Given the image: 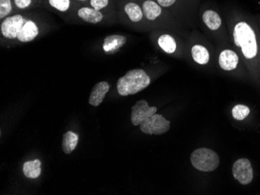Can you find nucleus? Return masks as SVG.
<instances>
[{
    "label": "nucleus",
    "mask_w": 260,
    "mask_h": 195,
    "mask_svg": "<svg viewBox=\"0 0 260 195\" xmlns=\"http://www.w3.org/2000/svg\"><path fill=\"white\" fill-rule=\"evenodd\" d=\"M151 77L141 69H133L118 78L117 91L122 97H127L142 91L151 84Z\"/></svg>",
    "instance_id": "obj_1"
},
{
    "label": "nucleus",
    "mask_w": 260,
    "mask_h": 195,
    "mask_svg": "<svg viewBox=\"0 0 260 195\" xmlns=\"http://www.w3.org/2000/svg\"><path fill=\"white\" fill-rule=\"evenodd\" d=\"M235 45L240 47L242 54L247 59H254L258 55L257 36L251 26L246 22L238 23L233 31Z\"/></svg>",
    "instance_id": "obj_2"
},
{
    "label": "nucleus",
    "mask_w": 260,
    "mask_h": 195,
    "mask_svg": "<svg viewBox=\"0 0 260 195\" xmlns=\"http://www.w3.org/2000/svg\"><path fill=\"white\" fill-rule=\"evenodd\" d=\"M192 165L197 170L202 172H212L216 170L220 164V158L213 150L200 148L192 153Z\"/></svg>",
    "instance_id": "obj_3"
},
{
    "label": "nucleus",
    "mask_w": 260,
    "mask_h": 195,
    "mask_svg": "<svg viewBox=\"0 0 260 195\" xmlns=\"http://www.w3.org/2000/svg\"><path fill=\"white\" fill-rule=\"evenodd\" d=\"M171 121L161 115L155 114L140 124V131L147 135H160L169 131Z\"/></svg>",
    "instance_id": "obj_4"
},
{
    "label": "nucleus",
    "mask_w": 260,
    "mask_h": 195,
    "mask_svg": "<svg viewBox=\"0 0 260 195\" xmlns=\"http://www.w3.org/2000/svg\"><path fill=\"white\" fill-rule=\"evenodd\" d=\"M26 21V19L20 14L13 15L6 17L3 19L0 26L1 34L5 39L9 40L17 39L19 32Z\"/></svg>",
    "instance_id": "obj_5"
},
{
    "label": "nucleus",
    "mask_w": 260,
    "mask_h": 195,
    "mask_svg": "<svg viewBox=\"0 0 260 195\" xmlns=\"http://www.w3.org/2000/svg\"><path fill=\"white\" fill-rule=\"evenodd\" d=\"M233 177L242 185H248L253 181L254 174L251 162L242 158L235 161L232 167Z\"/></svg>",
    "instance_id": "obj_6"
},
{
    "label": "nucleus",
    "mask_w": 260,
    "mask_h": 195,
    "mask_svg": "<svg viewBox=\"0 0 260 195\" xmlns=\"http://www.w3.org/2000/svg\"><path fill=\"white\" fill-rule=\"evenodd\" d=\"M156 111L157 109L156 107H150L148 101L145 100H140L137 101L132 107V124L134 126L140 125L144 120L156 114Z\"/></svg>",
    "instance_id": "obj_7"
},
{
    "label": "nucleus",
    "mask_w": 260,
    "mask_h": 195,
    "mask_svg": "<svg viewBox=\"0 0 260 195\" xmlns=\"http://www.w3.org/2000/svg\"><path fill=\"white\" fill-rule=\"evenodd\" d=\"M110 85L105 81L98 82L94 86L90 94L89 102L90 105L93 107H99L103 101L107 92L109 91Z\"/></svg>",
    "instance_id": "obj_8"
},
{
    "label": "nucleus",
    "mask_w": 260,
    "mask_h": 195,
    "mask_svg": "<svg viewBox=\"0 0 260 195\" xmlns=\"http://www.w3.org/2000/svg\"><path fill=\"white\" fill-rule=\"evenodd\" d=\"M238 61L239 59L238 55L231 50H224L219 55V66L224 71H232L235 70L238 66Z\"/></svg>",
    "instance_id": "obj_9"
},
{
    "label": "nucleus",
    "mask_w": 260,
    "mask_h": 195,
    "mask_svg": "<svg viewBox=\"0 0 260 195\" xmlns=\"http://www.w3.org/2000/svg\"><path fill=\"white\" fill-rule=\"evenodd\" d=\"M39 27L33 20H27L19 32L17 40L22 43L31 42L39 35Z\"/></svg>",
    "instance_id": "obj_10"
},
{
    "label": "nucleus",
    "mask_w": 260,
    "mask_h": 195,
    "mask_svg": "<svg viewBox=\"0 0 260 195\" xmlns=\"http://www.w3.org/2000/svg\"><path fill=\"white\" fill-rule=\"evenodd\" d=\"M126 37L122 35H108L104 39L103 49L107 54H113L117 52L121 47L126 44Z\"/></svg>",
    "instance_id": "obj_11"
},
{
    "label": "nucleus",
    "mask_w": 260,
    "mask_h": 195,
    "mask_svg": "<svg viewBox=\"0 0 260 195\" xmlns=\"http://www.w3.org/2000/svg\"><path fill=\"white\" fill-rule=\"evenodd\" d=\"M77 16L85 22L93 24H99L104 19V15L102 12L88 6L79 9Z\"/></svg>",
    "instance_id": "obj_12"
},
{
    "label": "nucleus",
    "mask_w": 260,
    "mask_h": 195,
    "mask_svg": "<svg viewBox=\"0 0 260 195\" xmlns=\"http://www.w3.org/2000/svg\"><path fill=\"white\" fill-rule=\"evenodd\" d=\"M144 17L150 21H154L162 14V7L154 0H145L142 4Z\"/></svg>",
    "instance_id": "obj_13"
},
{
    "label": "nucleus",
    "mask_w": 260,
    "mask_h": 195,
    "mask_svg": "<svg viewBox=\"0 0 260 195\" xmlns=\"http://www.w3.org/2000/svg\"><path fill=\"white\" fill-rule=\"evenodd\" d=\"M203 21L211 31H216L222 24L221 18L218 13L212 9H208L203 13Z\"/></svg>",
    "instance_id": "obj_14"
},
{
    "label": "nucleus",
    "mask_w": 260,
    "mask_h": 195,
    "mask_svg": "<svg viewBox=\"0 0 260 195\" xmlns=\"http://www.w3.org/2000/svg\"><path fill=\"white\" fill-rule=\"evenodd\" d=\"M42 162L39 159L27 161L23 165V173L29 179H37L42 173Z\"/></svg>",
    "instance_id": "obj_15"
},
{
    "label": "nucleus",
    "mask_w": 260,
    "mask_h": 195,
    "mask_svg": "<svg viewBox=\"0 0 260 195\" xmlns=\"http://www.w3.org/2000/svg\"><path fill=\"white\" fill-rule=\"evenodd\" d=\"M78 141L79 135L73 131H69L64 134L62 142V148L64 154L67 155L71 154L72 152L77 148Z\"/></svg>",
    "instance_id": "obj_16"
},
{
    "label": "nucleus",
    "mask_w": 260,
    "mask_h": 195,
    "mask_svg": "<svg viewBox=\"0 0 260 195\" xmlns=\"http://www.w3.org/2000/svg\"><path fill=\"white\" fill-rule=\"evenodd\" d=\"M124 11L132 22L138 23L143 20L144 13L142 8L134 2H129L124 6Z\"/></svg>",
    "instance_id": "obj_17"
},
{
    "label": "nucleus",
    "mask_w": 260,
    "mask_h": 195,
    "mask_svg": "<svg viewBox=\"0 0 260 195\" xmlns=\"http://www.w3.org/2000/svg\"><path fill=\"white\" fill-rule=\"evenodd\" d=\"M193 60L200 65H207L209 61V53L207 48L201 44H196L192 47Z\"/></svg>",
    "instance_id": "obj_18"
},
{
    "label": "nucleus",
    "mask_w": 260,
    "mask_h": 195,
    "mask_svg": "<svg viewBox=\"0 0 260 195\" xmlns=\"http://www.w3.org/2000/svg\"><path fill=\"white\" fill-rule=\"evenodd\" d=\"M158 45L164 52L173 54L176 51L177 44L175 39L169 35H163L158 39Z\"/></svg>",
    "instance_id": "obj_19"
},
{
    "label": "nucleus",
    "mask_w": 260,
    "mask_h": 195,
    "mask_svg": "<svg viewBox=\"0 0 260 195\" xmlns=\"http://www.w3.org/2000/svg\"><path fill=\"white\" fill-rule=\"evenodd\" d=\"M249 113H250L249 108L242 104H238L232 109V116L235 120H244L249 116Z\"/></svg>",
    "instance_id": "obj_20"
},
{
    "label": "nucleus",
    "mask_w": 260,
    "mask_h": 195,
    "mask_svg": "<svg viewBox=\"0 0 260 195\" xmlns=\"http://www.w3.org/2000/svg\"><path fill=\"white\" fill-rule=\"evenodd\" d=\"M49 3L58 11L64 13L69 9L71 2L70 0H49Z\"/></svg>",
    "instance_id": "obj_21"
},
{
    "label": "nucleus",
    "mask_w": 260,
    "mask_h": 195,
    "mask_svg": "<svg viewBox=\"0 0 260 195\" xmlns=\"http://www.w3.org/2000/svg\"><path fill=\"white\" fill-rule=\"evenodd\" d=\"M13 10L12 0H0V19L3 20L11 13Z\"/></svg>",
    "instance_id": "obj_22"
},
{
    "label": "nucleus",
    "mask_w": 260,
    "mask_h": 195,
    "mask_svg": "<svg viewBox=\"0 0 260 195\" xmlns=\"http://www.w3.org/2000/svg\"><path fill=\"white\" fill-rule=\"evenodd\" d=\"M90 4L91 7L100 11L108 6L109 0H90Z\"/></svg>",
    "instance_id": "obj_23"
},
{
    "label": "nucleus",
    "mask_w": 260,
    "mask_h": 195,
    "mask_svg": "<svg viewBox=\"0 0 260 195\" xmlns=\"http://www.w3.org/2000/svg\"><path fill=\"white\" fill-rule=\"evenodd\" d=\"M15 6L18 9H27L31 6L32 3V0H14Z\"/></svg>",
    "instance_id": "obj_24"
},
{
    "label": "nucleus",
    "mask_w": 260,
    "mask_h": 195,
    "mask_svg": "<svg viewBox=\"0 0 260 195\" xmlns=\"http://www.w3.org/2000/svg\"><path fill=\"white\" fill-rule=\"evenodd\" d=\"M177 0H156V2L160 5L161 7L167 8L173 6Z\"/></svg>",
    "instance_id": "obj_25"
},
{
    "label": "nucleus",
    "mask_w": 260,
    "mask_h": 195,
    "mask_svg": "<svg viewBox=\"0 0 260 195\" xmlns=\"http://www.w3.org/2000/svg\"><path fill=\"white\" fill-rule=\"evenodd\" d=\"M77 1H81V2H84V1H88V0H77Z\"/></svg>",
    "instance_id": "obj_26"
},
{
    "label": "nucleus",
    "mask_w": 260,
    "mask_h": 195,
    "mask_svg": "<svg viewBox=\"0 0 260 195\" xmlns=\"http://www.w3.org/2000/svg\"><path fill=\"white\" fill-rule=\"evenodd\" d=\"M129 1H136V0H129Z\"/></svg>",
    "instance_id": "obj_27"
}]
</instances>
